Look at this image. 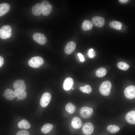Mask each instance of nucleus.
I'll return each instance as SVG.
<instances>
[{"mask_svg": "<svg viewBox=\"0 0 135 135\" xmlns=\"http://www.w3.org/2000/svg\"><path fill=\"white\" fill-rule=\"evenodd\" d=\"M112 87L110 82L108 81H105L101 84L99 88L100 91L102 95L107 96L110 94Z\"/></svg>", "mask_w": 135, "mask_h": 135, "instance_id": "1", "label": "nucleus"}, {"mask_svg": "<svg viewBox=\"0 0 135 135\" xmlns=\"http://www.w3.org/2000/svg\"><path fill=\"white\" fill-rule=\"evenodd\" d=\"M44 60L41 57L36 56L32 58L28 61L29 66L34 68H38L44 63Z\"/></svg>", "mask_w": 135, "mask_h": 135, "instance_id": "2", "label": "nucleus"}, {"mask_svg": "<svg viewBox=\"0 0 135 135\" xmlns=\"http://www.w3.org/2000/svg\"><path fill=\"white\" fill-rule=\"evenodd\" d=\"M12 28L9 25H5L0 29V38L5 39L10 38L11 36Z\"/></svg>", "mask_w": 135, "mask_h": 135, "instance_id": "3", "label": "nucleus"}, {"mask_svg": "<svg viewBox=\"0 0 135 135\" xmlns=\"http://www.w3.org/2000/svg\"><path fill=\"white\" fill-rule=\"evenodd\" d=\"M93 113V110L92 108L87 106L82 107L80 110V116L84 118H88L90 117Z\"/></svg>", "mask_w": 135, "mask_h": 135, "instance_id": "4", "label": "nucleus"}, {"mask_svg": "<svg viewBox=\"0 0 135 135\" xmlns=\"http://www.w3.org/2000/svg\"><path fill=\"white\" fill-rule=\"evenodd\" d=\"M51 98L50 93L48 92L44 93L40 99V103L41 106L46 107L50 102Z\"/></svg>", "mask_w": 135, "mask_h": 135, "instance_id": "5", "label": "nucleus"}, {"mask_svg": "<svg viewBox=\"0 0 135 135\" xmlns=\"http://www.w3.org/2000/svg\"><path fill=\"white\" fill-rule=\"evenodd\" d=\"M34 40L39 44L43 45L46 42V36L44 34L40 33L34 34L33 36Z\"/></svg>", "mask_w": 135, "mask_h": 135, "instance_id": "6", "label": "nucleus"}, {"mask_svg": "<svg viewBox=\"0 0 135 135\" xmlns=\"http://www.w3.org/2000/svg\"><path fill=\"white\" fill-rule=\"evenodd\" d=\"M124 94L126 97L129 99H132L135 98V87L134 86H130L127 87L124 90Z\"/></svg>", "mask_w": 135, "mask_h": 135, "instance_id": "7", "label": "nucleus"}, {"mask_svg": "<svg viewBox=\"0 0 135 135\" xmlns=\"http://www.w3.org/2000/svg\"><path fill=\"white\" fill-rule=\"evenodd\" d=\"M94 128L93 124L91 122H88L84 124L82 128L83 133L86 135H90L93 132Z\"/></svg>", "mask_w": 135, "mask_h": 135, "instance_id": "8", "label": "nucleus"}, {"mask_svg": "<svg viewBox=\"0 0 135 135\" xmlns=\"http://www.w3.org/2000/svg\"><path fill=\"white\" fill-rule=\"evenodd\" d=\"M92 21L94 25L98 27H102L104 24L105 21L104 19L101 17L94 16L93 18Z\"/></svg>", "mask_w": 135, "mask_h": 135, "instance_id": "9", "label": "nucleus"}, {"mask_svg": "<svg viewBox=\"0 0 135 135\" xmlns=\"http://www.w3.org/2000/svg\"><path fill=\"white\" fill-rule=\"evenodd\" d=\"M76 47L75 43L73 41L68 42L64 48V52L66 54H69L73 52L75 50Z\"/></svg>", "mask_w": 135, "mask_h": 135, "instance_id": "10", "label": "nucleus"}, {"mask_svg": "<svg viewBox=\"0 0 135 135\" xmlns=\"http://www.w3.org/2000/svg\"><path fill=\"white\" fill-rule=\"evenodd\" d=\"M15 89L25 90L26 86L24 81L21 80H18L14 81L13 84Z\"/></svg>", "mask_w": 135, "mask_h": 135, "instance_id": "11", "label": "nucleus"}, {"mask_svg": "<svg viewBox=\"0 0 135 135\" xmlns=\"http://www.w3.org/2000/svg\"><path fill=\"white\" fill-rule=\"evenodd\" d=\"M74 83L72 79L70 77L66 78L63 84V88L64 90L68 91L72 88Z\"/></svg>", "mask_w": 135, "mask_h": 135, "instance_id": "12", "label": "nucleus"}, {"mask_svg": "<svg viewBox=\"0 0 135 135\" xmlns=\"http://www.w3.org/2000/svg\"><path fill=\"white\" fill-rule=\"evenodd\" d=\"M126 121L130 124H135V111L132 110L126 114Z\"/></svg>", "mask_w": 135, "mask_h": 135, "instance_id": "13", "label": "nucleus"}, {"mask_svg": "<svg viewBox=\"0 0 135 135\" xmlns=\"http://www.w3.org/2000/svg\"><path fill=\"white\" fill-rule=\"evenodd\" d=\"M4 96L7 100H12L14 99L16 97L14 92L10 89H7L4 91Z\"/></svg>", "mask_w": 135, "mask_h": 135, "instance_id": "14", "label": "nucleus"}, {"mask_svg": "<svg viewBox=\"0 0 135 135\" xmlns=\"http://www.w3.org/2000/svg\"><path fill=\"white\" fill-rule=\"evenodd\" d=\"M42 6L40 3H38L34 5L32 9V13L36 16L40 15L42 14Z\"/></svg>", "mask_w": 135, "mask_h": 135, "instance_id": "15", "label": "nucleus"}, {"mask_svg": "<svg viewBox=\"0 0 135 135\" xmlns=\"http://www.w3.org/2000/svg\"><path fill=\"white\" fill-rule=\"evenodd\" d=\"M82 122L81 119L77 116L73 118L71 122V125L75 129H79L82 126Z\"/></svg>", "mask_w": 135, "mask_h": 135, "instance_id": "16", "label": "nucleus"}, {"mask_svg": "<svg viewBox=\"0 0 135 135\" xmlns=\"http://www.w3.org/2000/svg\"><path fill=\"white\" fill-rule=\"evenodd\" d=\"M14 92L18 100H22L27 97V93L25 90L15 89Z\"/></svg>", "mask_w": 135, "mask_h": 135, "instance_id": "17", "label": "nucleus"}, {"mask_svg": "<svg viewBox=\"0 0 135 135\" xmlns=\"http://www.w3.org/2000/svg\"><path fill=\"white\" fill-rule=\"evenodd\" d=\"M10 6L9 5L6 3H3L0 4V16H2L10 10Z\"/></svg>", "mask_w": 135, "mask_h": 135, "instance_id": "18", "label": "nucleus"}, {"mask_svg": "<svg viewBox=\"0 0 135 135\" xmlns=\"http://www.w3.org/2000/svg\"><path fill=\"white\" fill-rule=\"evenodd\" d=\"M42 14L45 16L49 15L51 12L52 7V6L50 4L43 6H42Z\"/></svg>", "mask_w": 135, "mask_h": 135, "instance_id": "19", "label": "nucleus"}, {"mask_svg": "<svg viewBox=\"0 0 135 135\" xmlns=\"http://www.w3.org/2000/svg\"><path fill=\"white\" fill-rule=\"evenodd\" d=\"M92 23L90 21L88 20H85L82 23V28L83 30L86 31L90 30L92 28Z\"/></svg>", "mask_w": 135, "mask_h": 135, "instance_id": "20", "label": "nucleus"}, {"mask_svg": "<svg viewBox=\"0 0 135 135\" xmlns=\"http://www.w3.org/2000/svg\"><path fill=\"white\" fill-rule=\"evenodd\" d=\"M18 126L21 129H28L30 126V123L26 120L23 119L19 122L18 124Z\"/></svg>", "mask_w": 135, "mask_h": 135, "instance_id": "21", "label": "nucleus"}, {"mask_svg": "<svg viewBox=\"0 0 135 135\" xmlns=\"http://www.w3.org/2000/svg\"><path fill=\"white\" fill-rule=\"evenodd\" d=\"M110 26L112 28L120 30L122 28V24L119 22L114 21L111 22L109 23Z\"/></svg>", "mask_w": 135, "mask_h": 135, "instance_id": "22", "label": "nucleus"}, {"mask_svg": "<svg viewBox=\"0 0 135 135\" xmlns=\"http://www.w3.org/2000/svg\"><path fill=\"white\" fill-rule=\"evenodd\" d=\"M53 128L52 125L50 124H46L43 126L41 128L42 132L45 134L49 132Z\"/></svg>", "mask_w": 135, "mask_h": 135, "instance_id": "23", "label": "nucleus"}, {"mask_svg": "<svg viewBox=\"0 0 135 135\" xmlns=\"http://www.w3.org/2000/svg\"><path fill=\"white\" fill-rule=\"evenodd\" d=\"M65 108L68 112L70 114H72L75 111L76 108L73 104L70 102L68 103L66 105Z\"/></svg>", "mask_w": 135, "mask_h": 135, "instance_id": "24", "label": "nucleus"}, {"mask_svg": "<svg viewBox=\"0 0 135 135\" xmlns=\"http://www.w3.org/2000/svg\"><path fill=\"white\" fill-rule=\"evenodd\" d=\"M106 70L104 68H100L98 69L96 72V76L100 78L104 77L106 74Z\"/></svg>", "mask_w": 135, "mask_h": 135, "instance_id": "25", "label": "nucleus"}, {"mask_svg": "<svg viewBox=\"0 0 135 135\" xmlns=\"http://www.w3.org/2000/svg\"><path fill=\"white\" fill-rule=\"evenodd\" d=\"M108 130L112 134L116 133L119 131L120 128L119 127L114 125H110L107 128Z\"/></svg>", "mask_w": 135, "mask_h": 135, "instance_id": "26", "label": "nucleus"}, {"mask_svg": "<svg viewBox=\"0 0 135 135\" xmlns=\"http://www.w3.org/2000/svg\"><path fill=\"white\" fill-rule=\"evenodd\" d=\"M118 68L120 69L124 70H128L130 67L129 66L127 63L124 62H120L117 64Z\"/></svg>", "mask_w": 135, "mask_h": 135, "instance_id": "27", "label": "nucleus"}, {"mask_svg": "<svg viewBox=\"0 0 135 135\" xmlns=\"http://www.w3.org/2000/svg\"><path fill=\"white\" fill-rule=\"evenodd\" d=\"M87 55L90 58H92L95 56L96 53L93 49L91 48L88 50Z\"/></svg>", "mask_w": 135, "mask_h": 135, "instance_id": "28", "label": "nucleus"}, {"mask_svg": "<svg viewBox=\"0 0 135 135\" xmlns=\"http://www.w3.org/2000/svg\"><path fill=\"white\" fill-rule=\"evenodd\" d=\"M16 135H30L29 132L25 130H23L18 132Z\"/></svg>", "mask_w": 135, "mask_h": 135, "instance_id": "29", "label": "nucleus"}, {"mask_svg": "<svg viewBox=\"0 0 135 135\" xmlns=\"http://www.w3.org/2000/svg\"><path fill=\"white\" fill-rule=\"evenodd\" d=\"M86 93L89 94L92 91L91 87L89 85H87L84 86Z\"/></svg>", "mask_w": 135, "mask_h": 135, "instance_id": "30", "label": "nucleus"}, {"mask_svg": "<svg viewBox=\"0 0 135 135\" xmlns=\"http://www.w3.org/2000/svg\"><path fill=\"white\" fill-rule=\"evenodd\" d=\"M78 56L81 62H83L84 61V58L82 54L80 53H79L78 54Z\"/></svg>", "mask_w": 135, "mask_h": 135, "instance_id": "31", "label": "nucleus"}, {"mask_svg": "<svg viewBox=\"0 0 135 135\" xmlns=\"http://www.w3.org/2000/svg\"><path fill=\"white\" fill-rule=\"evenodd\" d=\"M41 4L43 6H45L50 4L49 2L48 1L46 0L42 1Z\"/></svg>", "mask_w": 135, "mask_h": 135, "instance_id": "32", "label": "nucleus"}, {"mask_svg": "<svg viewBox=\"0 0 135 135\" xmlns=\"http://www.w3.org/2000/svg\"><path fill=\"white\" fill-rule=\"evenodd\" d=\"M4 63V59L2 57L0 56V67Z\"/></svg>", "mask_w": 135, "mask_h": 135, "instance_id": "33", "label": "nucleus"}, {"mask_svg": "<svg viewBox=\"0 0 135 135\" xmlns=\"http://www.w3.org/2000/svg\"><path fill=\"white\" fill-rule=\"evenodd\" d=\"M80 90L82 92L85 93H86L85 88L84 86H81L80 88Z\"/></svg>", "mask_w": 135, "mask_h": 135, "instance_id": "34", "label": "nucleus"}, {"mask_svg": "<svg viewBox=\"0 0 135 135\" xmlns=\"http://www.w3.org/2000/svg\"><path fill=\"white\" fill-rule=\"evenodd\" d=\"M119 1L121 3H126L128 1V0H119Z\"/></svg>", "mask_w": 135, "mask_h": 135, "instance_id": "35", "label": "nucleus"}, {"mask_svg": "<svg viewBox=\"0 0 135 135\" xmlns=\"http://www.w3.org/2000/svg\"><path fill=\"white\" fill-rule=\"evenodd\" d=\"M18 100H17V101H18Z\"/></svg>", "mask_w": 135, "mask_h": 135, "instance_id": "36", "label": "nucleus"}, {"mask_svg": "<svg viewBox=\"0 0 135 135\" xmlns=\"http://www.w3.org/2000/svg\"><path fill=\"white\" fill-rule=\"evenodd\" d=\"M72 89H74V88H72Z\"/></svg>", "mask_w": 135, "mask_h": 135, "instance_id": "37", "label": "nucleus"}, {"mask_svg": "<svg viewBox=\"0 0 135 135\" xmlns=\"http://www.w3.org/2000/svg\"><path fill=\"white\" fill-rule=\"evenodd\" d=\"M23 81H24V80H23Z\"/></svg>", "mask_w": 135, "mask_h": 135, "instance_id": "38", "label": "nucleus"}]
</instances>
